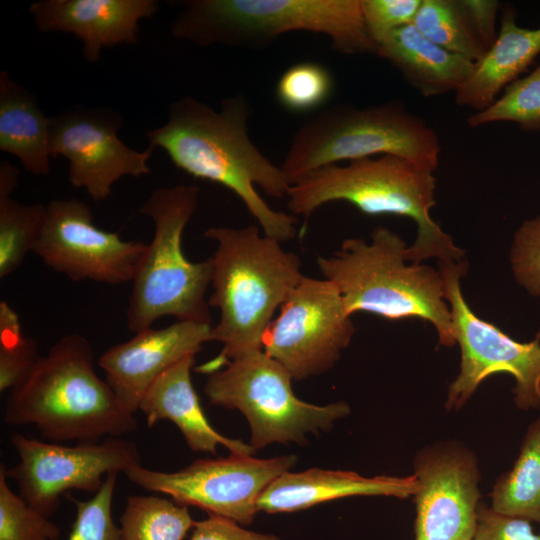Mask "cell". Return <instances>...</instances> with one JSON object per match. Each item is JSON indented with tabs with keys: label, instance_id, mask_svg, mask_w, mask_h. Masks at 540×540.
<instances>
[{
	"label": "cell",
	"instance_id": "cell-25",
	"mask_svg": "<svg viewBox=\"0 0 540 540\" xmlns=\"http://www.w3.org/2000/svg\"><path fill=\"white\" fill-rule=\"evenodd\" d=\"M121 540H184L194 526L188 507L156 495L127 497L119 518Z\"/></svg>",
	"mask_w": 540,
	"mask_h": 540
},
{
	"label": "cell",
	"instance_id": "cell-31",
	"mask_svg": "<svg viewBox=\"0 0 540 540\" xmlns=\"http://www.w3.org/2000/svg\"><path fill=\"white\" fill-rule=\"evenodd\" d=\"M333 81L329 71L313 62L289 67L279 78L276 96L283 107L305 112L320 106L330 95Z\"/></svg>",
	"mask_w": 540,
	"mask_h": 540
},
{
	"label": "cell",
	"instance_id": "cell-36",
	"mask_svg": "<svg viewBox=\"0 0 540 540\" xmlns=\"http://www.w3.org/2000/svg\"><path fill=\"white\" fill-rule=\"evenodd\" d=\"M188 540H279L272 534H262L247 530L231 519L208 514L195 521Z\"/></svg>",
	"mask_w": 540,
	"mask_h": 540
},
{
	"label": "cell",
	"instance_id": "cell-17",
	"mask_svg": "<svg viewBox=\"0 0 540 540\" xmlns=\"http://www.w3.org/2000/svg\"><path fill=\"white\" fill-rule=\"evenodd\" d=\"M211 324L177 321L164 328H147L107 349L98 364L121 404L131 413L146 391L166 370L196 355L211 341Z\"/></svg>",
	"mask_w": 540,
	"mask_h": 540
},
{
	"label": "cell",
	"instance_id": "cell-9",
	"mask_svg": "<svg viewBox=\"0 0 540 540\" xmlns=\"http://www.w3.org/2000/svg\"><path fill=\"white\" fill-rule=\"evenodd\" d=\"M225 365L209 373L204 393L211 404L243 413L256 450L272 443L303 445L306 434L327 431L350 414L343 401L319 406L299 399L291 374L263 350Z\"/></svg>",
	"mask_w": 540,
	"mask_h": 540
},
{
	"label": "cell",
	"instance_id": "cell-30",
	"mask_svg": "<svg viewBox=\"0 0 540 540\" xmlns=\"http://www.w3.org/2000/svg\"><path fill=\"white\" fill-rule=\"evenodd\" d=\"M0 465V540H58L61 530L49 517L15 494Z\"/></svg>",
	"mask_w": 540,
	"mask_h": 540
},
{
	"label": "cell",
	"instance_id": "cell-37",
	"mask_svg": "<svg viewBox=\"0 0 540 540\" xmlns=\"http://www.w3.org/2000/svg\"><path fill=\"white\" fill-rule=\"evenodd\" d=\"M472 31L486 49L494 43L496 32V17L499 2L494 0H456Z\"/></svg>",
	"mask_w": 540,
	"mask_h": 540
},
{
	"label": "cell",
	"instance_id": "cell-34",
	"mask_svg": "<svg viewBox=\"0 0 540 540\" xmlns=\"http://www.w3.org/2000/svg\"><path fill=\"white\" fill-rule=\"evenodd\" d=\"M422 0H362L366 29L376 43L398 28L413 23Z\"/></svg>",
	"mask_w": 540,
	"mask_h": 540
},
{
	"label": "cell",
	"instance_id": "cell-28",
	"mask_svg": "<svg viewBox=\"0 0 540 540\" xmlns=\"http://www.w3.org/2000/svg\"><path fill=\"white\" fill-rule=\"evenodd\" d=\"M467 122L471 127L513 122L525 131H539L540 64L528 75L507 86L494 103L472 114Z\"/></svg>",
	"mask_w": 540,
	"mask_h": 540
},
{
	"label": "cell",
	"instance_id": "cell-21",
	"mask_svg": "<svg viewBox=\"0 0 540 540\" xmlns=\"http://www.w3.org/2000/svg\"><path fill=\"white\" fill-rule=\"evenodd\" d=\"M540 54V27L516 23L512 6L502 10L497 37L474 65L468 80L455 93L456 103L477 112L489 107L501 91L520 78Z\"/></svg>",
	"mask_w": 540,
	"mask_h": 540
},
{
	"label": "cell",
	"instance_id": "cell-22",
	"mask_svg": "<svg viewBox=\"0 0 540 540\" xmlns=\"http://www.w3.org/2000/svg\"><path fill=\"white\" fill-rule=\"evenodd\" d=\"M376 55L388 61L424 97L457 92L475 63L449 52L422 35L413 24L396 29L377 44Z\"/></svg>",
	"mask_w": 540,
	"mask_h": 540
},
{
	"label": "cell",
	"instance_id": "cell-16",
	"mask_svg": "<svg viewBox=\"0 0 540 540\" xmlns=\"http://www.w3.org/2000/svg\"><path fill=\"white\" fill-rule=\"evenodd\" d=\"M415 540H472L480 491L477 459L467 448L443 443L415 457Z\"/></svg>",
	"mask_w": 540,
	"mask_h": 540
},
{
	"label": "cell",
	"instance_id": "cell-20",
	"mask_svg": "<svg viewBox=\"0 0 540 540\" xmlns=\"http://www.w3.org/2000/svg\"><path fill=\"white\" fill-rule=\"evenodd\" d=\"M195 356H188L166 370L149 387L138 410L148 427L162 420L172 421L183 434L187 446L196 452L217 454L218 445L231 453L253 455L256 449L238 439L218 433L209 423L194 389L191 369Z\"/></svg>",
	"mask_w": 540,
	"mask_h": 540
},
{
	"label": "cell",
	"instance_id": "cell-14",
	"mask_svg": "<svg viewBox=\"0 0 540 540\" xmlns=\"http://www.w3.org/2000/svg\"><path fill=\"white\" fill-rule=\"evenodd\" d=\"M146 247L97 227L90 207L70 198L46 205L33 253L73 281L121 285L132 282Z\"/></svg>",
	"mask_w": 540,
	"mask_h": 540
},
{
	"label": "cell",
	"instance_id": "cell-8",
	"mask_svg": "<svg viewBox=\"0 0 540 540\" xmlns=\"http://www.w3.org/2000/svg\"><path fill=\"white\" fill-rule=\"evenodd\" d=\"M440 151L435 130L398 100L363 108L336 105L300 125L280 167L290 184L324 166L381 155L434 172Z\"/></svg>",
	"mask_w": 540,
	"mask_h": 540
},
{
	"label": "cell",
	"instance_id": "cell-2",
	"mask_svg": "<svg viewBox=\"0 0 540 540\" xmlns=\"http://www.w3.org/2000/svg\"><path fill=\"white\" fill-rule=\"evenodd\" d=\"M204 236L216 242L208 303L219 311L211 341L222 344L220 355L204 367L212 373L229 361L262 351L264 333L276 310L304 275L299 256L285 251L255 225L213 226Z\"/></svg>",
	"mask_w": 540,
	"mask_h": 540
},
{
	"label": "cell",
	"instance_id": "cell-3",
	"mask_svg": "<svg viewBox=\"0 0 540 540\" xmlns=\"http://www.w3.org/2000/svg\"><path fill=\"white\" fill-rule=\"evenodd\" d=\"M3 420L11 426L33 425L55 443L99 442L137 428L134 414L98 376L92 346L79 333L58 339L10 390Z\"/></svg>",
	"mask_w": 540,
	"mask_h": 540
},
{
	"label": "cell",
	"instance_id": "cell-27",
	"mask_svg": "<svg viewBox=\"0 0 540 540\" xmlns=\"http://www.w3.org/2000/svg\"><path fill=\"white\" fill-rule=\"evenodd\" d=\"M412 24L433 43L474 63L486 52L456 0H422Z\"/></svg>",
	"mask_w": 540,
	"mask_h": 540
},
{
	"label": "cell",
	"instance_id": "cell-11",
	"mask_svg": "<svg viewBox=\"0 0 540 540\" xmlns=\"http://www.w3.org/2000/svg\"><path fill=\"white\" fill-rule=\"evenodd\" d=\"M296 462L293 454L259 459L231 453L225 458L199 459L173 472L139 464L124 474L140 488L169 495L179 505L198 507L208 514L249 525L258 512L262 492Z\"/></svg>",
	"mask_w": 540,
	"mask_h": 540
},
{
	"label": "cell",
	"instance_id": "cell-15",
	"mask_svg": "<svg viewBox=\"0 0 540 540\" xmlns=\"http://www.w3.org/2000/svg\"><path fill=\"white\" fill-rule=\"evenodd\" d=\"M122 125L118 112L101 107L77 106L51 117V156L68 161L69 183L95 201L108 199L122 177L151 172L155 148L137 151L124 144L118 136Z\"/></svg>",
	"mask_w": 540,
	"mask_h": 540
},
{
	"label": "cell",
	"instance_id": "cell-6",
	"mask_svg": "<svg viewBox=\"0 0 540 540\" xmlns=\"http://www.w3.org/2000/svg\"><path fill=\"white\" fill-rule=\"evenodd\" d=\"M171 24L173 37L198 46L261 49L279 36L307 31L327 36L342 54H376L362 0H187Z\"/></svg>",
	"mask_w": 540,
	"mask_h": 540
},
{
	"label": "cell",
	"instance_id": "cell-19",
	"mask_svg": "<svg viewBox=\"0 0 540 540\" xmlns=\"http://www.w3.org/2000/svg\"><path fill=\"white\" fill-rule=\"evenodd\" d=\"M415 475L407 477H364L356 472L311 468L285 472L260 495L258 511L289 513L351 496H393L407 498L415 493Z\"/></svg>",
	"mask_w": 540,
	"mask_h": 540
},
{
	"label": "cell",
	"instance_id": "cell-13",
	"mask_svg": "<svg viewBox=\"0 0 540 540\" xmlns=\"http://www.w3.org/2000/svg\"><path fill=\"white\" fill-rule=\"evenodd\" d=\"M354 334L337 287L303 276L266 329L262 350L300 381L331 369Z\"/></svg>",
	"mask_w": 540,
	"mask_h": 540
},
{
	"label": "cell",
	"instance_id": "cell-7",
	"mask_svg": "<svg viewBox=\"0 0 540 540\" xmlns=\"http://www.w3.org/2000/svg\"><path fill=\"white\" fill-rule=\"evenodd\" d=\"M199 194L196 186L160 187L140 208L151 218L154 233L132 280L126 312L132 333L166 316L211 324L205 294L211 285L212 259L192 262L182 250L183 232L198 207Z\"/></svg>",
	"mask_w": 540,
	"mask_h": 540
},
{
	"label": "cell",
	"instance_id": "cell-5",
	"mask_svg": "<svg viewBox=\"0 0 540 540\" xmlns=\"http://www.w3.org/2000/svg\"><path fill=\"white\" fill-rule=\"evenodd\" d=\"M407 245L391 229L379 226L370 241L345 239L316 264L339 290L349 315L375 314L387 320L421 319L431 323L442 346L455 345L449 304L439 270L406 262Z\"/></svg>",
	"mask_w": 540,
	"mask_h": 540
},
{
	"label": "cell",
	"instance_id": "cell-24",
	"mask_svg": "<svg viewBox=\"0 0 540 540\" xmlns=\"http://www.w3.org/2000/svg\"><path fill=\"white\" fill-rule=\"evenodd\" d=\"M491 499L494 511L540 524V416L529 425L512 469L498 479Z\"/></svg>",
	"mask_w": 540,
	"mask_h": 540
},
{
	"label": "cell",
	"instance_id": "cell-35",
	"mask_svg": "<svg viewBox=\"0 0 540 540\" xmlns=\"http://www.w3.org/2000/svg\"><path fill=\"white\" fill-rule=\"evenodd\" d=\"M531 521L494 511L479 504L472 540H540V531H533Z\"/></svg>",
	"mask_w": 540,
	"mask_h": 540
},
{
	"label": "cell",
	"instance_id": "cell-18",
	"mask_svg": "<svg viewBox=\"0 0 540 540\" xmlns=\"http://www.w3.org/2000/svg\"><path fill=\"white\" fill-rule=\"evenodd\" d=\"M156 0H40L29 7L40 32L72 33L84 58L99 61L102 49L138 42L139 22L159 10Z\"/></svg>",
	"mask_w": 540,
	"mask_h": 540
},
{
	"label": "cell",
	"instance_id": "cell-12",
	"mask_svg": "<svg viewBox=\"0 0 540 540\" xmlns=\"http://www.w3.org/2000/svg\"><path fill=\"white\" fill-rule=\"evenodd\" d=\"M10 442L19 460L6 467V476L29 506L49 518L67 491L95 494L107 475L141 464L136 444L122 437L67 446L14 433Z\"/></svg>",
	"mask_w": 540,
	"mask_h": 540
},
{
	"label": "cell",
	"instance_id": "cell-32",
	"mask_svg": "<svg viewBox=\"0 0 540 540\" xmlns=\"http://www.w3.org/2000/svg\"><path fill=\"white\" fill-rule=\"evenodd\" d=\"M117 475H107L101 488L89 500L71 499L76 516L66 540H121L120 529L112 517Z\"/></svg>",
	"mask_w": 540,
	"mask_h": 540
},
{
	"label": "cell",
	"instance_id": "cell-4",
	"mask_svg": "<svg viewBox=\"0 0 540 540\" xmlns=\"http://www.w3.org/2000/svg\"><path fill=\"white\" fill-rule=\"evenodd\" d=\"M435 188L432 171L401 157L381 155L331 164L300 177L290 186L287 208L308 218L329 202L345 201L367 215L408 217L417 225L416 239L406 251L408 262L465 260L464 250L430 215Z\"/></svg>",
	"mask_w": 540,
	"mask_h": 540
},
{
	"label": "cell",
	"instance_id": "cell-29",
	"mask_svg": "<svg viewBox=\"0 0 540 540\" xmlns=\"http://www.w3.org/2000/svg\"><path fill=\"white\" fill-rule=\"evenodd\" d=\"M36 340L25 337L18 314L0 302V391L17 387L39 359Z\"/></svg>",
	"mask_w": 540,
	"mask_h": 540
},
{
	"label": "cell",
	"instance_id": "cell-26",
	"mask_svg": "<svg viewBox=\"0 0 540 540\" xmlns=\"http://www.w3.org/2000/svg\"><path fill=\"white\" fill-rule=\"evenodd\" d=\"M45 207L41 203H20L10 193L0 192V279L18 270L27 254L33 253Z\"/></svg>",
	"mask_w": 540,
	"mask_h": 540
},
{
	"label": "cell",
	"instance_id": "cell-33",
	"mask_svg": "<svg viewBox=\"0 0 540 540\" xmlns=\"http://www.w3.org/2000/svg\"><path fill=\"white\" fill-rule=\"evenodd\" d=\"M510 263L516 281L540 297V216L524 221L516 231Z\"/></svg>",
	"mask_w": 540,
	"mask_h": 540
},
{
	"label": "cell",
	"instance_id": "cell-10",
	"mask_svg": "<svg viewBox=\"0 0 540 540\" xmlns=\"http://www.w3.org/2000/svg\"><path fill=\"white\" fill-rule=\"evenodd\" d=\"M449 304L455 343L461 352L460 371L449 385L446 409L461 408L489 376L507 373L515 379L514 400L523 410H540V330L519 342L470 308L462 293L466 260L439 263Z\"/></svg>",
	"mask_w": 540,
	"mask_h": 540
},
{
	"label": "cell",
	"instance_id": "cell-1",
	"mask_svg": "<svg viewBox=\"0 0 540 540\" xmlns=\"http://www.w3.org/2000/svg\"><path fill=\"white\" fill-rule=\"evenodd\" d=\"M251 113L243 94L223 99L219 110L184 96L170 105L165 124L146 132L148 145L164 150L178 169L194 178L234 192L264 235L286 242L296 237L297 218L271 208L256 187L282 198L291 184L250 139Z\"/></svg>",
	"mask_w": 540,
	"mask_h": 540
},
{
	"label": "cell",
	"instance_id": "cell-23",
	"mask_svg": "<svg viewBox=\"0 0 540 540\" xmlns=\"http://www.w3.org/2000/svg\"><path fill=\"white\" fill-rule=\"evenodd\" d=\"M51 117L39 108L35 97L0 73V150L15 156L33 175L50 172Z\"/></svg>",
	"mask_w": 540,
	"mask_h": 540
}]
</instances>
